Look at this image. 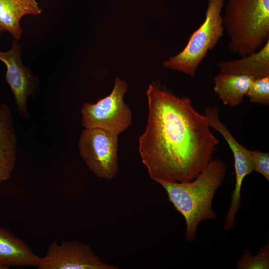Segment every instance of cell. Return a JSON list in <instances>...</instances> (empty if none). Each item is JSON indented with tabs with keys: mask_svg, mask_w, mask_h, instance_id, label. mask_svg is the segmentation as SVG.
I'll use <instances>...</instances> for the list:
<instances>
[{
	"mask_svg": "<svg viewBox=\"0 0 269 269\" xmlns=\"http://www.w3.org/2000/svg\"><path fill=\"white\" fill-rule=\"evenodd\" d=\"M253 161V171L262 174L269 181V153L258 150L251 151Z\"/></svg>",
	"mask_w": 269,
	"mask_h": 269,
	"instance_id": "cell-16",
	"label": "cell"
},
{
	"mask_svg": "<svg viewBox=\"0 0 269 269\" xmlns=\"http://www.w3.org/2000/svg\"><path fill=\"white\" fill-rule=\"evenodd\" d=\"M227 170L226 163L216 158L212 159L191 181L157 182L165 190L175 209L184 218L187 241L195 239L197 229L202 221L216 219V214L212 210V201Z\"/></svg>",
	"mask_w": 269,
	"mask_h": 269,
	"instance_id": "cell-2",
	"label": "cell"
},
{
	"mask_svg": "<svg viewBox=\"0 0 269 269\" xmlns=\"http://www.w3.org/2000/svg\"><path fill=\"white\" fill-rule=\"evenodd\" d=\"M128 84L116 78L111 93L96 103L85 102L81 112L85 129H101L119 135L132 124V113L124 97Z\"/></svg>",
	"mask_w": 269,
	"mask_h": 269,
	"instance_id": "cell-5",
	"label": "cell"
},
{
	"mask_svg": "<svg viewBox=\"0 0 269 269\" xmlns=\"http://www.w3.org/2000/svg\"><path fill=\"white\" fill-rule=\"evenodd\" d=\"M29 245L11 231L0 226V269L37 267L40 260Z\"/></svg>",
	"mask_w": 269,
	"mask_h": 269,
	"instance_id": "cell-9",
	"label": "cell"
},
{
	"mask_svg": "<svg viewBox=\"0 0 269 269\" xmlns=\"http://www.w3.org/2000/svg\"><path fill=\"white\" fill-rule=\"evenodd\" d=\"M22 47L14 40L10 50L0 51V61L6 68L5 80L14 97L17 112L24 118L28 116L27 100L34 95L38 87V79L31 70L25 67L21 61Z\"/></svg>",
	"mask_w": 269,
	"mask_h": 269,
	"instance_id": "cell-8",
	"label": "cell"
},
{
	"mask_svg": "<svg viewBox=\"0 0 269 269\" xmlns=\"http://www.w3.org/2000/svg\"><path fill=\"white\" fill-rule=\"evenodd\" d=\"M146 96L148 114L138 151L150 178L157 182L193 180L219 143L208 118L188 97L176 96L155 82L149 85Z\"/></svg>",
	"mask_w": 269,
	"mask_h": 269,
	"instance_id": "cell-1",
	"label": "cell"
},
{
	"mask_svg": "<svg viewBox=\"0 0 269 269\" xmlns=\"http://www.w3.org/2000/svg\"><path fill=\"white\" fill-rule=\"evenodd\" d=\"M41 12L37 0H0V33L7 31L18 41L22 34L20 24L22 17Z\"/></svg>",
	"mask_w": 269,
	"mask_h": 269,
	"instance_id": "cell-12",
	"label": "cell"
},
{
	"mask_svg": "<svg viewBox=\"0 0 269 269\" xmlns=\"http://www.w3.org/2000/svg\"><path fill=\"white\" fill-rule=\"evenodd\" d=\"M222 16L233 54L250 55L269 40V0H228Z\"/></svg>",
	"mask_w": 269,
	"mask_h": 269,
	"instance_id": "cell-3",
	"label": "cell"
},
{
	"mask_svg": "<svg viewBox=\"0 0 269 269\" xmlns=\"http://www.w3.org/2000/svg\"><path fill=\"white\" fill-rule=\"evenodd\" d=\"M250 101L264 106L269 105V75L255 78L246 94Z\"/></svg>",
	"mask_w": 269,
	"mask_h": 269,
	"instance_id": "cell-15",
	"label": "cell"
},
{
	"mask_svg": "<svg viewBox=\"0 0 269 269\" xmlns=\"http://www.w3.org/2000/svg\"><path fill=\"white\" fill-rule=\"evenodd\" d=\"M38 269H118L97 256L88 245L78 241L51 243Z\"/></svg>",
	"mask_w": 269,
	"mask_h": 269,
	"instance_id": "cell-7",
	"label": "cell"
},
{
	"mask_svg": "<svg viewBox=\"0 0 269 269\" xmlns=\"http://www.w3.org/2000/svg\"><path fill=\"white\" fill-rule=\"evenodd\" d=\"M237 269H269V245L263 246L256 256L246 250L237 262Z\"/></svg>",
	"mask_w": 269,
	"mask_h": 269,
	"instance_id": "cell-14",
	"label": "cell"
},
{
	"mask_svg": "<svg viewBox=\"0 0 269 269\" xmlns=\"http://www.w3.org/2000/svg\"><path fill=\"white\" fill-rule=\"evenodd\" d=\"M254 79L248 75L218 73L214 78L213 90L223 104L235 107L242 103Z\"/></svg>",
	"mask_w": 269,
	"mask_h": 269,
	"instance_id": "cell-13",
	"label": "cell"
},
{
	"mask_svg": "<svg viewBox=\"0 0 269 269\" xmlns=\"http://www.w3.org/2000/svg\"><path fill=\"white\" fill-rule=\"evenodd\" d=\"M219 74L244 75L258 78L269 75V40L257 51L217 63Z\"/></svg>",
	"mask_w": 269,
	"mask_h": 269,
	"instance_id": "cell-11",
	"label": "cell"
},
{
	"mask_svg": "<svg viewBox=\"0 0 269 269\" xmlns=\"http://www.w3.org/2000/svg\"><path fill=\"white\" fill-rule=\"evenodd\" d=\"M225 0H208L203 22L190 36L184 48L164 61L163 65L194 77L207 55L217 46L224 32L222 12Z\"/></svg>",
	"mask_w": 269,
	"mask_h": 269,
	"instance_id": "cell-4",
	"label": "cell"
},
{
	"mask_svg": "<svg viewBox=\"0 0 269 269\" xmlns=\"http://www.w3.org/2000/svg\"><path fill=\"white\" fill-rule=\"evenodd\" d=\"M78 148L88 168L98 177L112 180L119 171L118 135L101 129H84Z\"/></svg>",
	"mask_w": 269,
	"mask_h": 269,
	"instance_id": "cell-6",
	"label": "cell"
},
{
	"mask_svg": "<svg viewBox=\"0 0 269 269\" xmlns=\"http://www.w3.org/2000/svg\"><path fill=\"white\" fill-rule=\"evenodd\" d=\"M16 136L11 111L6 104L0 106V185L7 180L14 167Z\"/></svg>",
	"mask_w": 269,
	"mask_h": 269,
	"instance_id": "cell-10",
	"label": "cell"
}]
</instances>
